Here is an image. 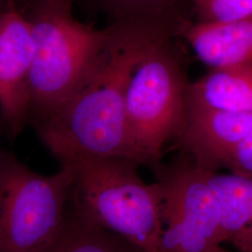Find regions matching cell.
I'll return each mask as SVG.
<instances>
[{"label": "cell", "mask_w": 252, "mask_h": 252, "mask_svg": "<svg viewBox=\"0 0 252 252\" xmlns=\"http://www.w3.org/2000/svg\"><path fill=\"white\" fill-rule=\"evenodd\" d=\"M112 38L88 79L52 115L34 126L61 164L91 158H138L126 120V91L135 64L156 40L176 38L161 19L113 21Z\"/></svg>", "instance_id": "cell-1"}, {"label": "cell", "mask_w": 252, "mask_h": 252, "mask_svg": "<svg viewBox=\"0 0 252 252\" xmlns=\"http://www.w3.org/2000/svg\"><path fill=\"white\" fill-rule=\"evenodd\" d=\"M34 43L30 120L52 115L88 79L112 38V28L79 22L72 0H23Z\"/></svg>", "instance_id": "cell-2"}, {"label": "cell", "mask_w": 252, "mask_h": 252, "mask_svg": "<svg viewBox=\"0 0 252 252\" xmlns=\"http://www.w3.org/2000/svg\"><path fill=\"white\" fill-rule=\"evenodd\" d=\"M61 165L72 171L70 205L94 224L143 252H160L162 199L156 182L148 184L135 161L120 157L81 159Z\"/></svg>", "instance_id": "cell-3"}, {"label": "cell", "mask_w": 252, "mask_h": 252, "mask_svg": "<svg viewBox=\"0 0 252 252\" xmlns=\"http://www.w3.org/2000/svg\"><path fill=\"white\" fill-rule=\"evenodd\" d=\"M175 38L149 46L135 64L126 91V120L140 164L154 167L166 147L177 143L187 118L189 82Z\"/></svg>", "instance_id": "cell-4"}, {"label": "cell", "mask_w": 252, "mask_h": 252, "mask_svg": "<svg viewBox=\"0 0 252 252\" xmlns=\"http://www.w3.org/2000/svg\"><path fill=\"white\" fill-rule=\"evenodd\" d=\"M68 165L42 175L0 152V252H41L59 234L70 207Z\"/></svg>", "instance_id": "cell-5"}, {"label": "cell", "mask_w": 252, "mask_h": 252, "mask_svg": "<svg viewBox=\"0 0 252 252\" xmlns=\"http://www.w3.org/2000/svg\"><path fill=\"white\" fill-rule=\"evenodd\" d=\"M153 169L162 199L160 252H208L220 246V213L204 170L183 153Z\"/></svg>", "instance_id": "cell-6"}, {"label": "cell", "mask_w": 252, "mask_h": 252, "mask_svg": "<svg viewBox=\"0 0 252 252\" xmlns=\"http://www.w3.org/2000/svg\"><path fill=\"white\" fill-rule=\"evenodd\" d=\"M33 54L23 0H0V109L14 136L30 120Z\"/></svg>", "instance_id": "cell-7"}, {"label": "cell", "mask_w": 252, "mask_h": 252, "mask_svg": "<svg viewBox=\"0 0 252 252\" xmlns=\"http://www.w3.org/2000/svg\"><path fill=\"white\" fill-rule=\"evenodd\" d=\"M252 127V114L231 113L187 103V118L177 144L198 167L225 168L235 148Z\"/></svg>", "instance_id": "cell-8"}, {"label": "cell", "mask_w": 252, "mask_h": 252, "mask_svg": "<svg viewBox=\"0 0 252 252\" xmlns=\"http://www.w3.org/2000/svg\"><path fill=\"white\" fill-rule=\"evenodd\" d=\"M183 36L204 63L215 67L252 63V18L227 22H189Z\"/></svg>", "instance_id": "cell-9"}, {"label": "cell", "mask_w": 252, "mask_h": 252, "mask_svg": "<svg viewBox=\"0 0 252 252\" xmlns=\"http://www.w3.org/2000/svg\"><path fill=\"white\" fill-rule=\"evenodd\" d=\"M187 103L231 113L252 114V63L212 68L188 84Z\"/></svg>", "instance_id": "cell-10"}, {"label": "cell", "mask_w": 252, "mask_h": 252, "mask_svg": "<svg viewBox=\"0 0 252 252\" xmlns=\"http://www.w3.org/2000/svg\"><path fill=\"white\" fill-rule=\"evenodd\" d=\"M204 173L219 209L222 243L232 242L252 227V179L233 172Z\"/></svg>", "instance_id": "cell-11"}, {"label": "cell", "mask_w": 252, "mask_h": 252, "mask_svg": "<svg viewBox=\"0 0 252 252\" xmlns=\"http://www.w3.org/2000/svg\"><path fill=\"white\" fill-rule=\"evenodd\" d=\"M41 252H143L81 216L70 205L61 231Z\"/></svg>", "instance_id": "cell-12"}, {"label": "cell", "mask_w": 252, "mask_h": 252, "mask_svg": "<svg viewBox=\"0 0 252 252\" xmlns=\"http://www.w3.org/2000/svg\"><path fill=\"white\" fill-rule=\"evenodd\" d=\"M114 21L161 16L178 10L181 0H96Z\"/></svg>", "instance_id": "cell-13"}, {"label": "cell", "mask_w": 252, "mask_h": 252, "mask_svg": "<svg viewBox=\"0 0 252 252\" xmlns=\"http://www.w3.org/2000/svg\"><path fill=\"white\" fill-rule=\"evenodd\" d=\"M186 1H189L192 5L196 22L227 23L252 18V0Z\"/></svg>", "instance_id": "cell-14"}, {"label": "cell", "mask_w": 252, "mask_h": 252, "mask_svg": "<svg viewBox=\"0 0 252 252\" xmlns=\"http://www.w3.org/2000/svg\"><path fill=\"white\" fill-rule=\"evenodd\" d=\"M230 172L252 179V127L226 164Z\"/></svg>", "instance_id": "cell-15"}, {"label": "cell", "mask_w": 252, "mask_h": 252, "mask_svg": "<svg viewBox=\"0 0 252 252\" xmlns=\"http://www.w3.org/2000/svg\"><path fill=\"white\" fill-rule=\"evenodd\" d=\"M208 252H228L227 250L225 249H223L222 247H221V245L220 246H217L215 248H213L212 250H210Z\"/></svg>", "instance_id": "cell-16"}]
</instances>
